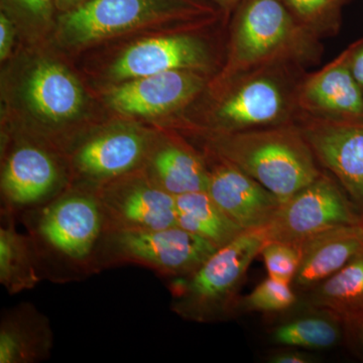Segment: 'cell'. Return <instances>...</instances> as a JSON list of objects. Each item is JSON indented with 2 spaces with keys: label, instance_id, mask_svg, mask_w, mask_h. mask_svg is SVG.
I'll return each instance as SVG.
<instances>
[{
  "label": "cell",
  "instance_id": "6da1fadb",
  "mask_svg": "<svg viewBox=\"0 0 363 363\" xmlns=\"http://www.w3.org/2000/svg\"><path fill=\"white\" fill-rule=\"evenodd\" d=\"M20 218L37 252L43 279L69 283L98 274L105 225L96 190L70 186Z\"/></svg>",
  "mask_w": 363,
  "mask_h": 363
},
{
  "label": "cell",
  "instance_id": "7a4b0ae2",
  "mask_svg": "<svg viewBox=\"0 0 363 363\" xmlns=\"http://www.w3.org/2000/svg\"><path fill=\"white\" fill-rule=\"evenodd\" d=\"M211 150L214 156L238 167L281 202L323 174L295 124L221 133L214 138Z\"/></svg>",
  "mask_w": 363,
  "mask_h": 363
},
{
  "label": "cell",
  "instance_id": "3957f363",
  "mask_svg": "<svg viewBox=\"0 0 363 363\" xmlns=\"http://www.w3.org/2000/svg\"><path fill=\"white\" fill-rule=\"evenodd\" d=\"M264 241V231H245L192 274L169 279L172 311L186 321L204 324L238 315L241 285Z\"/></svg>",
  "mask_w": 363,
  "mask_h": 363
},
{
  "label": "cell",
  "instance_id": "277c9868",
  "mask_svg": "<svg viewBox=\"0 0 363 363\" xmlns=\"http://www.w3.org/2000/svg\"><path fill=\"white\" fill-rule=\"evenodd\" d=\"M218 247L179 226L149 231L105 233L98 247V272L138 266L168 279L194 272Z\"/></svg>",
  "mask_w": 363,
  "mask_h": 363
},
{
  "label": "cell",
  "instance_id": "5b68a950",
  "mask_svg": "<svg viewBox=\"0 0 363 363\" xmlns=\"http://www.w3.org/2000/svg\"><path fill=\"white\" fill-rule=\"evenodd\" d=\"M213 16L199 0H90L60 18L59 33L69 45H84L152 23Z\"/></svg>",
  "mask_w": 363,
  "mask_h": 363
},
{
  "label": "cell",
  "instance_id": "8992f818",
  "mask_svg": "<svg viewBox=\"0 0 363 363\" xmlns=\"http://www.w3.org/2000/svg\"><path fill=\"white\" fill-rule=\"evenodd\" d=\"M310 35L281 0H245L234 26L229 69L242 75L296 59Z\"/></svg>",
  "mask_w": 363,
  "mask_h": 363
},
{
  "label": "cell",
  "instance_id": "52a82bcc",
  "mask_svg": "<svg viewBox=\"0 0 363 363\" xmlns=\"http://www.w3.org/2000/svg\"><path fill=\"white\" fill-rule=\"evenodd\" d=\"M286 63L274 62L242 74L215 112L222 133L293 124L300 83L294 84Z\"/></svg>",
  "mask_w": 363,
  "mask_h": 363
},
{
  "label": "cell",
  "instance_id": "ba28073f",
  "mask_svg": "<svg viewBox=\"0 0 363 363\" xmlns=\"http://www.w3.org/2000/svg\"><path fill=\"white\" fill-rule=\"evenodd\" d=\"M362 222V214L333 177L322 174L281 203L264 229L266 240L302 243L341 225Z\"/></svg>",
  "mask_w": 363,
  "mask_h": 363
},
{
  "label": "cell",
  "instance_id": "9c48e42d",
  "mask_svg": "<svg viewBox=\"0 0 363 363\" xmlns=\"http://www.w3.org/2000/svg\"><path fill=\"white\" fill-rule=\"evenodd\" d=\"M105 233L177 226L176 197L138 169L97 189Z\"/></svg>",
  "mask_w": 363,
  "mask_h": 363
},
{
  "label": "cell",
  "instance_id": "30bf717a",
  "mask_svg": "<svg viewBox=\"0 0 363 363\" xmlns=\"http://www.w3.org/2000/svg\"><path fill=\"white\" fill-rule=\"evenodd\" d=\"M69 187L54 154L35 143H21L9 152L2 167L1 211L18 218L52 201Z\"/></svg>",
  "mask_w": 363,
  "mask_h": 363
},
{
  "label": "cell",
  "instance_id": "8fae6325",
  "mask_svg": "<svg viewBox=\"0 0 363 363\" xmlns=\"http://www.w3.org/2000/svg\"><path fill=\"white\" fill-rule=\"evenodd\" d=\"M319 164L363 214V121L307 116L298 125Z\"/></svg>",
  "mask_w": 363,
  "mask_h": 363
},
{
  "label": "cell",
  "instance_id": "7c38bea8",
  "mask_svg": "<svg viewBox=\"0 0 363 363\" xmlns=\"http://www.w3.org/2000/svg\"><path fill=\"white\" fill-rule=\"evenodd\" d=\"M150 138L135 128H118L93 136L79 145L72 156L80 187L94 189L135 172L145 164Z\"/></svg>",
  "mask_w": 363,
  "mask_h": 363
},
{
  "label": "cell",
  "instance_id": "4fadbf2b",
  "mask_svg": "<svg viewBox=\"0 0 363 363\" xmlns=\"http://www.w3.org/2000/svg\"><path fill=\"white\" fill-rule=\"evenodd\" d=\"M214 157L206 164L208 194L243 231L264 230L283 202L238 167Z\"/></svg>",
  "mask_w": 363,
  "mask_h": 363
},
{
  "label": "cell",
  "instance_id": "5bb4252c",
  "mask_svg": "<svg viewBox=\"0 0 363 363\" xmlns=\"http://www.w3.org/2000/svg\"><path fill=\"white\" fill-rule=\"evenodd\" d=\"M298 111L315 118L363 121V93L345 52L298 84Z\"/></svg>",
  "mask_w": 363,
  "mask_h": 363
},
{
  "label": "cell",
  "instance_id": "9a60e30c",
  "mask_svg": "<svg viewBox=\"0 0 363 363\" xmlns=\"http://www.w3.org/2000/svg\"><path fill=\"white\" fill-rule=\"evenodd\" d=\"M205 80L198 71L176 70L154 74L114 88L109 104L123 113L155 116L180 108L204 87Z\"/></svg>",
  "mask_w": 363,
  "mask_h": 363
},
{
  "label": "cell",
  "instance_id": "2e32d148",
  "mask_svg": "<svg viewBox=\"0 0 363 363\" xmlns=\"http://www.w3.org/2000/svg\"><path fill=\"white\" fill-rule=\"evenodd\" d=\"M209 50L199 38L176 35L142 40L116 60L111 75L119 80L176 70L204 71L210 65Z\"/></svg>",
  "mask_w": 363,
  "mask_h": 363
},
{
  "label": "cell",
  "instance_id": "e0dca14e",
  "mask_svg": "<svg viewBox=\"0 0 363 363\" xmlns=\"http://www.w3.org/2000/svg\"><path fill=\"white\" fill-rule=\"evenodd\" d=\"M301 248L300 266L292 281L298 296L330 278L363 250L362 222L333 227L305 240Z\"/></svg>",
  "mask_w": 363,
  "mask_h": 363
},
{
  "label": "cell",
  "instance_id": "ac0fdd59",
  "mask_svg": "<svg viewBox=\"0 0 363 363\" xmlns=\"http://www.w3.org/2000/svg\"><path fill=\"white\" fill-rule=\"evenodd\" d=\"M51 322L35 305L23 302L2 313L0 363H39L51 357Z\"/></svg>",
  "mask_w": 363,
  "mask_h": 363
},
{
  "label": "cell",
  "instance_id": "d6986e66",
  "mask_svg": "<svg viewBox=\"0 0 363 363\" xmlns=\"http://www.w3.org/2000/svg\"><path fill=\"white\" fill-rule=\"evenodd\" d=\"M26 96L33 111L55 123L73 118L84 104L78 81L55 63H42L33 69L26 81Z\"/></svg>",
  "mask_w": 363,
  "mask_h": 363
},
{
  "label": "cell",
  "instance_id": "ffe728a7",
  "mask_svg": "<svg viewBox=\"0 0 363 363\" xmlns=\"http://www.w3.org/2000/svg\"><path fill=\"white\" fill-rule=\"evenodd\" d=\"M145 164H147L145 174L174 197L207 191L206 162L182 143H164L150 149Z\"/></svg>",
  "mask_w": 363,
  "mask_h": 363
},
{
  "label": "cell",
  "instance_id": "44dd1931",
  "mask_svg": "<svg viewBox=\"0 0 363 363\" xmlns=\"http://www.w3.org/2000/svg\"><path fill=\"white\" fill-rule=\"evenodd\" d=\"M297 309L298 312L272 327L269 335L272 344L320 351L331 350L343 341V321L338 315L298 304Z\"/></svg>",
  "mask_w": 363,
  "mask_h": 363
},
{
  "label": "cell",
  "instance_id": "7402d4cb",
  "mask_svg": "<svg viewBox=\"0 0 363 363\" xmlns=\"http://www.w3.org/2000/svg\"><path fill=\"white\" fill-rule=\"evenodd\" d=\"M0 216V284L13 296L35 288L43 277L28 234L18 233L13 214L1 211Z\"/></svg>",
  "mask_w": 363,
  "mask_h": 363
},
{
  "label": "cell",
  "instance_id": "603a6c76",
  "mask_svg": "<svg viewBox=\"0 0 363 363\" xmlns=\"http://www.w3.org/2000/svg\"><path fill=\"white\" fill-rule=\"evenodd\" d=\"M298 305L327 310L341 319L363 311V250L330 278L300 296Z\"/></svg>",
  "mask_w": 363,
  "mask_h": 363
},
{
  "label": "cell",
  "instance_id": "cb8c5ba5",
  "mask_svg": "<svg viewBox=\"0 0 363 363\" xmlns=\"http://www.w3.org/2000/svg\"><path fill=\"white\" fill-rule=\"evenodd\" d=\"M177 226L197 234L221 248L245 233L234 223L207 191L177 196Z\"/></svg>",
  "mask_w": 363,
  "mask_h": 363
},
{
  "label": "cell",
  "instance_id": "d4e9b609",
  "mask_svg": "<svg viewBox=\"0 0 363 363\" xmlns=\"http://www.w3.org/2000/svg\"><path fill=\"white\" fill-rule=\"evenodd\" d=\"M298 302L300 296L294 290L292 284L267 277L248 295L240 297L238 314L247 312L279 314L292 311Z\"/></svg>",
  "mask_w": 363,
  "mask_h": 363
},
{
  "label": "cell",
  "instance_id": "484cf974",
  "mask_svg": "<svg viewBox=\"0 0 363 363\" xmlns=\"http://www.w3.org/2000/svg\"><path fill=\"white\" fill-rule=\"evenodd\" d=\"M259 255L264 259L267 276L285 283L292 284L300 266L301 243L266 240Z\"/></svg>",
  "mask_w": 363,
  "mask_h": 363
},
{
  "label": "cell",
  "instance_id": "4316f807",
  "mask_svg": "<svg viewBox=\"0 0 363 363\" xmlns=\"http://www.w3.org/2000/svg\"><path fill=\"white\" fill-rule=\"evenodd\" d=\"M296 20L309 30L330 18H336L345 0H281Z\"/></svg>",
  "mask_w": 363,
  "mask_h": 363
},
{
  "label": "cell",
  "instance_id": "83f0119b",
  "mask_svg": "<svg viewBox=\"0 0 363 363\" xmlns=\"http://www.w3.org/2000/svg\"><path fill=\"white\" fill-rule=\"evenodd\" d=\"M16 13L35 23H45L52 16L55 0H6Z\"/></svg>",
  "mask_w": 363,
  "mask_h": 363
},
{
  "label": "cell",
  "instance_id": "f1b7e54d",
  "mask_svg": "<svg viewBox=\"0 0 363 363\" xmlns=\"http://www.w3.org/2000/svg\"><path fill=\"white\" fill-rule=\"evenodd\" d=\"M343 341L355 357L363 360V311L343 318Z\"/></svg>",
  "mask_w": 363,
  "mask_h": 363
},
{
  "label": "cell",
  "instance_id": "f546056e",
  "mask_svg": "<svg viewBox=\"0 0 363 363\" xmlns=\"http://www.w3.org/2000/svg\"><path fill=\"white\" fill-rule=\"evenodd\" d=\"M267 360L271 363H315L319 362V357L301 348L279 347Z\"/></svg>",
  "mask_w": 363,
  "mask_h": 363
},
{
  "label": "cell",
  "instance_id": "4dcf8cb0",
  "mask_svg": "<svg viewBox=\"0 0 363 363\" xmlns=\"http://www.w3.org/2000/svg\"><path fill=\"white\" fill-rule=\"evenodd\" d=\"M344 52L351 73L363 93V39L353 43Z\"/></svg>",
  "mask_w": 363,
  "mask_h": 363
},
{
  "label": "cell",
  "instance_id": "1f68e13d",
  "mask_svg": "<svg viewBox=\"0 0 363 363\" xmlns=\"http://www.w3.org/2000/svg\"><path fill=\"white\" fill-rule=\"evenodd\" d=\"M14 26L6 14L0 16V58H7L13 45Z\"/></svg>",
  "mask_w": 363,
  "mask_h": 363
},
{
  "label": "cell",
  "instance_id": "d6a6232c",
  "mask_svg": "<svg viewBox=\"0 0 363 363\" xmlns=\"http://www.w3.org/2000/svg\"><path fill=\"white\" fill-rule=\"evenodd\" d=\"M90 0H55V4L59 7L60 9H63L65 13L72 9H76L87 4Z\"/></svg>",
  "mask_w": 363,
  "mask_h": 363
},
{
  "label": "cell",
  "instance_id": "836d02e7",
  "mask_svg": "<svg viewBox=\"0 0 363 363\" xmlns=\"http://www.w3.org/2000/svg\"><path fill=\"white\" fill-rule=\"evenodd\" d=\"M214 1L222 6H231L235 4L236 2L240 1V0H214Z\"/></svg>",
  "mask_w": 363,
  "mask_h": 363
},
{
  "label": "cell",
  "instance_id": "e575fe53",
  "mask_svg": "<svg viewBox=\"0 0 363 363\" xmlns=\"http://www.w3.org/2000/svg\"><path fill=\"white\" fill-rule=\"evenodd\" d=\"M362 225H363V214H362Z\"/></svg>",
  "mask_w": 363,
  "mask_h": 363
}]
</instances>
